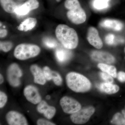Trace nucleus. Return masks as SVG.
<instances>
[{
	"mask_svg": "<svg viewBox=\"0 0 125 125\" xmlns=\"http://www.w3.org/2000/svg\"><path fill=\"white\" fill-rule=\"evenodd\" d=\"M30 71L33 75L34 83L40 85H44L46 83V78L43 71L38 65H31Z\"/></svg>",
	"mask_w": 125,
	"mask_h": 125,
	"instance_id": "nucleus-14",
	"label": "nucleus"
},
{
	"mask_svg": "<svg viewBox=\"0 0 125 125\" xmlns=\"http://www.w3.org/2000/svg\"><path fill=\"white\" fill-rule=\"evenodd\" d=\"M43 43L47 47L50 48H54L57 46L56 41L51 38H45L43 39Z\"/></svg>",
	"mask_w": 125,
	"mask_h": 125,
	"instance_id": "nucleus-23",
	"label": "nucleus"
},
{
	"mask_svg": "<svg viewBox=\"0 0 125 125\" xmlns=\"http://www.w3.org/2000/svg\"><path fill=\"white\" fill-rule=\"evenodd\" d=\"M91 58L94 61L105 64H113L115 62V58L112 54L104 51H95L92 52Z\"/></svg>",
	"mask_w": 125,
	"mask_h": 125,
	"instance_id": "nucleus-11",
	"label": "nucleus"
},
{
	"mask_svg": "<svg viewBox=\"0 0 125 125\" xmlns=\"http://www.w3.org/2000/svg\"><path fill=\"white\" fill-rule=\"evenodd\" d=\"M1 5L5 11L9 13H13L18 6L13 0H0Z\"/></svg>",
	"mask_w": 125,
	"mask_h": 125,
	"instance_id": "nucleus-19",
	"label": "nucleus"
},
{
	"mask_svg": "<svg viewBox=\"0 0 125 125\" xmlns=\"http://www.w3.org/2000/svg\"><path fill=\"white\" fill-rule=\"evenodd\" d=\"M13 46V43L10 42H1L0 43V50L4 52L10 51Z\"/></svg>",
	"mask_w": 125,
	"mask_h": 125,
	"instance_id": "nucleus-25",
	"label": "nucleus"
},
{
	"mask_svg": "<svg viewBox=\"0 0 125 125\" xmlns=\"http://www.w3.org/2000/svg\"><path fill=\"white\" fill-rule=\"evenodd\" d=\"M87 39L92 46L98 49L102 48L103 43L97 30L94 27H90L87 31Z\"/></svg>",
	"mask_w": 125,
	"mask_h": 125,
	"instance_id": "nucleus-10",
	"label": "nucleus"
},
{
	"mask_svg": "<svg viewBox=\"0 0 125 125\" xmlns=\"http://www.w3.org/2000/svg\"></svg>",
	"mask_w": 125,
	"mask_h": 125,
	"instance_id": "nucleus-37",
	"label": "nucleus"
},
{
	"mask_svg": "<svg viewBox=\"0 0 125 125\" xmlns=\"http://www.w3.org/2000/svg\"></svg>",
	"mask_w": 125,
	"mask_h": 125,
	"instance_id": "nucleus-38",
	"label": "nucleus"
},
{
	"mask_svg": "<svg viewBox=\"0 0 125 125\" xmlns=\"http://www.w3.org/2000/svg\"><path fill=\"white\" fill-rule=\"evenodd\" d=\"M111 123L116 125H125V116L118 113L115 114L111 121Z\"/></svg>",
	"mask_w": 125,
	"mask_h": 125,
	"instance_id": "nucleus-22",
	"label": "nucleus"
},
{
	"mask_svg": "<svg viewBox=\"0 0 125 125\" xmlns=\"http://www.w3.org/2000/svg\"><path fill=\"white\" fill-rule=\"evenodd\" d=\"M38 125H55L56 124L43 118H39L37 122Z\"/></svg>",
	"mask_w": 125,
	"mask_h": 125,
	"instance_id": "nucleus-30",
	"label": "nucleus"
},
{
	"mask_svg": "<svg viewBox=\"0 0 125 125\" xmlns=\"http://www.w3.org/2000/svg\"><path fill=\"white\" fill-rule=\"evenodd\" d=\"M7 31L5 29H0V38H3L7 36Z\"/></svg>",
	"mask_w": 125,
	"mask_h": 125,
	"instance_id": "nucleus-32",
	"label": "nucleus"
},
{
	"mask_svg": "<svg viewBox=\"0 0 125 125\" xmlns=\"http://www.w3.org/2000/svg\"><path fill=\"white\" fill-rule=\"evenodd\" d=\"M46 98L47 99H50V98H51V96H49V95H47V96H46Z\"/></svg>",
	"mask_w": 125,
	"mask_h": 125,
	"instance_id": "nucleus-34",
	"label": "nucleus"
},
{
	"mask_svg": "<svg viewBox=\"0 0 125 125\" xmlns=\"http://www.w3.org/2000/svg\"><path fill=\"white\" fill-rule=\"evenodd\" d=\"M95 109L92 106L83 108L78 111L71 114L72 121L75 124L82 125L86 123L95 112Z\"/></svg>",
	"mask_w": 125,
	"mask_h": 125,
	"instance_id": "nucleus-5",
	"label": "nucleus"
},
{
	"mask_svg": "<svg viewBox=\"0 0 125 125\" xmlns=\"http://www.w3.org/2000/svg\"><path fill=\"white\" fill-rule=\"evenodd\" d=\"M98 88L101 92L108 94L116 93L120 89L118 85L107 83H102L99 85Z\"/></svg>",
	"mask_w": 125,
	"mask_h": 125,
	"instance_id": "nucleus-17",
	"label": "nucleus"
},
{
	"mask_svg": "<svg viewBox=\"0 0 125 125\" xmlns=\"http://www.w3.org/2000/svg\"><path fill=\"white\" fill-rule=\"evenodd\" d=\"M115 36L113 34L109 33L107 34L105 37V41L106 43L109 45H114L115 43Z\"/></svg>",
	"mask_w": 125,
	"mask_h": 125,
	"instance_id": "nucleus-29",
	"label": "nucleus"
},
{
	"mask_svg": "<svg viewBox=\"0 0 125 125\" xmlns=\"http://www.w3.org/2000/svg\"><path fill=\"white\" fill-rule=\"evenodd\" d=\"M56 1L58 2V1H60V0H56Z\"/></svg>",
	"mask_w": 125,
	"mask_h": 125,
	"instance_id": "nucleus-35",
	"label": "nucleus"
},
{
	"mask_svg": "<svg viewBox=\"0 0 125 125\" xmlns=\"http://www.w3.org/2000/svg\"><path fill=\"white\" fill-rule=\"evenodd\" d=\"M52 80H53L55 84L57 86H60L62 84V78L60 74L57 72L52 71Z\"/></svg>",
	"mask_w": 125,
	"mask_h": 125,
	"instance_id": "nucleus-24",
	"label": "nucleus"
},
{
	"mask_svg": "<svg viewBox=\"0 0 125 125\" xmlns=\"http://www.w3.org/2000/svg\"><path fill=\"white\" fill-rule=\"evenodd\" d=\"M98 67L102 71L109 74L113 78L117 77L116 68L114 66L109 65L105 63H100L98 65Z\"/></svg>",
	"mask_w": 125,
	"mask_h": 125,
	"instance_id": "nucleus-20",
	"label": "nucleus"
},
{
	"mask_svg": "<svg viewBox=\"0 0 125 125\" xmlns=\"http://www.w3.org/2000/svg\"><path fill=\"white\" fill-rule=\"evenodd\" d=\"M23 94L27 101L33 104H38L42 101L38 89L34 85H27L24 89Z\"/></svg>",
	"mask_w": 125,
	"mask_h": 125,
	"instance_id": "nucleus-8",
	"label": "nucleus"
},
{
	"mask_svg": "<svg viewBox=\"0 0 125 125\" xmlns=\"http://www.w3.org/2000/svg\"><path fill=\"white\" fill-rule=\"evenodd\" d=\"M37 23V20L36 18H28L21 23L18 27V30L21 31H29L33 29Z\"/></svg>",
	"mask_w": 125,
	"mask_h": 125,
	"instance_id": "nucleus-18",
	"label": "nucleus"
},
{
	"mask_svg": "<svg viewBox=\"0 0 125 125\" xmlns=\"http://www.w3.org/2000/svg\"><path fill=\"white\" fill-rule=\"evenodd\" d=\"M109 0H94L93 6L98 10H102L107 9L109 6Z\"/></svg>",
	"mask_w": 125,
	"mask_h": 125,
	"instance_id": "nucleus-21",
	"label": "nucleus"
},
{
	"mask_svg": "<svg viewBox=\"0 0 125 125\" xmlns=\"http://www.w3.org/2000/svg\"><path fill=\"white\" fill-rule=\"evenodd\" d=\"M100 76L106 83H112L114 80L113 77L109 74L105 72H102L100 73Z\"/></svg>",
	"mask_w": 125,
	"mask_h": 125,
	"instance_id": "nucleus-26",
	"label": "nucleus"
},
{
	"mask_svg": "<svg viewBox=\"0 0 125 125\" xmlns=\"http://www.w3.org/2000/svg\"><path fill=\"white\" fill-rule=\"evenodd\" d=\"M7 101V96L6 94L4 92H0V108L4 107Z\"/></svg>",
	"mask_w": 125,
	"mask_h": 125,
	"instance_id": "nucleus-28",
	"label": "nucleus"
},
{
	"mask_svg": "<svg viewBox=\"0 0 125 125\" xmlns=\"http://www.w3.org/2000/svg\"><path fill=\"white\" fill-rule=\"evenodd\" d=\"M43 73L46 80L50 81L52 80V71L49 67L45 66L43 69Z\"/></svg>",
	"mask_w": 125,
	"mask_h": 125,
	"instance_id": "nucleus-27",
	"label": "nucleus"
},
{
	"mask_svg": "<svg viewBox=\"0 0 125 125\" xmlns=\"http://www.w3.org/2000/svg\"><path fill=\"white\" fill-rule=\"evenodd\" d=\"M56 37L64 48L69 50L75 49L79 43L76 31L66 25H58L55 30Z\"/></svg>",
	"mask_w": 125,
	"mask_h": 125,
	"instance_id": "nucleus-1",
	"label": "nucleus"
},
{
	"mask_svg": "<svg viewBox=\"0 0 125 125\" xmlns=\"http://www.w3.org/2000/svg\"><path fill=\"white\" fill-rule=\"evenodd\" d=\"M22 75V71L16 63H12L8 67L7 71V80L10 85L12 87H17L20 85V78Z\"/></svg>",
	"mask_w": 125,
	"mask_h": 125,
	"instance_id": "nucleus-6",
	"label": "nucleus"
},
{
	"mask_svg": "<svg viewBox=\"0 0 125 125\" xmlns=\"http://www.w3.org/2000/svg\"><path fill=\"white\" fill-rule=\"evenodd\" d=\"M117 77L120 82L122 83L125 82V73L124 72H119L117 74Z\"/></svg>",
	"mask_w": 125,
	"mask_h": 125,
	"instance_id": "nucleus-31",
	"label": "nucleus"
},
{
	"mask_svg": "<svg viewBox=\"0 0 125 125\" xmlns=\"http://www.w3.org/2000/svg\"><path fill=\"white\" fill-rule=\"evenodd\" d=\"M6 119L10 125H28L25 117L20 113L16 111L8 112L6 116Z\"/></svg>",
	"mask_w": 125,
	"mask_h": 125,
	"instance_id": "nucleus-9",
	"label": "nucleus"
},
{
	"mask_svg": "<svg viewBox=\"0 0 125 125\" xmlns=\"http://www.w3.org/2000/svg\"><path fill=\"white\" fill-rule=\"evenodd\" d=\"M102 27L116 31H120L123 29V24L121 21L111 19H106L102 21L100 23Z\"/></svg>",
	"mask_w": 125,
	"mask_h": 125,
	"instance_id": "nucleus-15",
	"label": "nucleus"
},
{
	"mask_svg": "<svg viewBox=\"0 0 125 125\" xmlns=\"http://www.w3.org/2000/svg\"><path fill=\"white\" fill-rule=\"evenodd\" d=\"M67 86L76 93H85L89 91L92 84L88 79L81 74L70 72L66 77Z\"/></svg>",
	"mask_w": 125,
	"mask_h": 125,
	"instance_id": "nucleus-3",
	"label": "nucleus"
},
{
	"mask_svg": "<svg viewBox=\"0 0 125 125\" xmlns=\"http://www.w3.org/2000/svg\"><path fill=\"white\" fill-rule=\"evenodd\" d=\"M39 6V2L37 0H28L23 5L18 6L15 13L18 15H26L31 10L37 9Z\"/></svg>",
	"mask_w": 125,
	"mask_h": 125,
	"instance_id": "nucleus-12",
	"label": "nucleus"
},
{
	"mask_svg": "<svg viewBox=\"0 0 125 125\" xmlns=\"http://www.w3.org/2000/svg\"><path fill=\"white\" fill-rule=\"evenodd\" d=\"M37 111L48 119H51L55 116L56 112L55 108L50 106L45 101H42L38 104L37 107Z\"/></svg>",
	"mask_w": 125,
	"mask_h": 125,
	"instance_id": "nucleus-13",
	"label": "nucleus"
},
{
	"mask_svg": "<svg viewBox=\"0 0 125 125\" xmlns=\"http://www.w3.org/2000/svg\"><path fill=\"white\" fill-rule=\"evenodd\" d=\"M60 103L63 111L67 114H73L81 108V106L79 103L68 96L62 97Z\"/></svg>",
	"mask_w": 125,
	"mask_h": 125,
	"instance_id": "nucleus-7",
	"label": "nucleus"
},
{
	"mask_svg": "<svg viewBox=\"0 0 125 125\" xmlns=\"http://www.w3.org/2000/svg\"><path fill=\"white\" fill-rule=\"evenodd\" d=\"M4 81V78L2 74H0V84H1L3 83Z\"/></svg>",
	"mask_w": 125,
	"mask_h": 125,
	"instance_id": "nucleus-33",
	"label": "nucleus"
},
{
	"mask_svg": "<svg viewBox=\"0 0 125 125\" xmlns=\"http://www.w3.org/2000/svg\"><path fill=\"white\" fill-rule=\"evenodd\" d=\"M69 50L64 48H58L56 51V56L58 62L64 63L69 60L71 57L72 53Z\"/></svg>",
	"mask_w": 125,
	"mask_h": 125,
	"instance_id": "nucleus-16",
	"label": "nucleus"
},
{
	"mask_svg": "<svg viewBox=\"0 0 125 125\" xmlns=\"http://www.w3.org/2000/svg\"><path fill=\"white\" fill-rule=\"evenodd\" d=\"M65 8L68 10L67 18L72 23L76 25L83 24L86 21L87 15L78 0H66Z\"/></svg>",
	"mask_w": 125,
	"mask_h": 125,
	"instance_id": "nucleus-2",
	"label": "nucleus"
},
{
	"mask_svg": "<svg viewBox=\"0 0 125 125\" xmlns=\"http://www.w3.org/2000/svg\"><path fill=\"white\" fill-rule=\"evenodd\" d=\"M124 52H125V48H124Z\"/></svg>",
	"mask_w": 125,
	"mask_h": 125,
	"instance_id": "nucleus-36",
	"label": "nucleus"
},
{
	"mask_svg": "<svg viewBox=\"0 0 125 125\" xmlns=\"http://www.w3.org/2000/svg\"><path fill=\"white\" fill-rule=\"evenodd\" d=\"M41 51L37 45L28 43H21L18 45L14 51L15 57L20 60H25L38 55Z\"/></svg>",
	"mask_w": 125,
	"mask_h": 125,
	"instance_id": "nucleus-4",
	"label": "nucleus"
}]
</instances>
